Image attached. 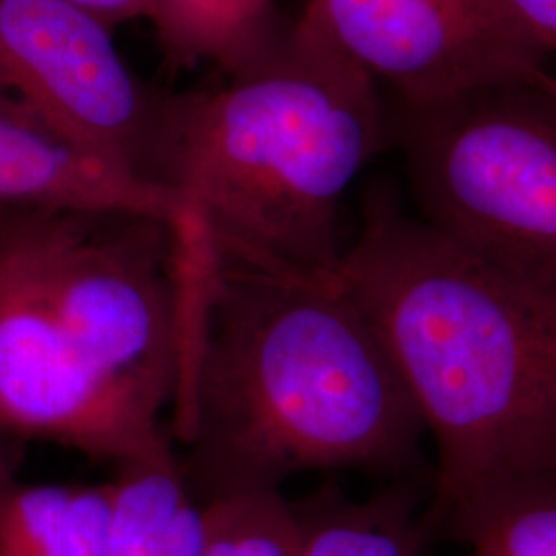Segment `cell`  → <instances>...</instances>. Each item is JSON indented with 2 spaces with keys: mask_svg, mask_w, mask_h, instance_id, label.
<instances>
[{
  "mask_svg": "<svg viewBox=\"0 0 556 556\" xmlns=\"http://www.w3.org/2000/svg\"><path fill=\"white\" fill-rule=\"evenodd\" d=\"M174 404L194 498L316 470L410 475L425 431L381 338L332 277L190 258Z\"/></svg>",
  "mask_w": 556,
  "mask_h": 556,
  "instance_id": "obj_1",
  "label": "cell"
},
{
  "mask_svg": "<svg viewBox=\"0 0 556 556\" xmlns=\"http://www.w3.org/2000/svg\"><path fill=\"white\" fill-rule=\"evenodd\" d=\"M369 319L438 452L431 530L464 498L521 475H556V298L475 258L388 188L334 270Z\"/></svg>",
  "mask_w": 556,
  "mask_h": 556,
  "instance_id": "obj_2",
  "label": "cell"
},
{
  "mask_svg": "<svg viewBox=\"0 0 556 556\" xmlns=\"http://www.w3.org/2000/svg\"><path fill=\"white\" fill-rule=\"evenodd\" d=\"M386 135L378 85L293 23L219 89L165 93L155 184L186 256L332 277L340 202Z\"/></svg>",
  "mask_w": 556,
  "mask_h": 556,
  "instance_id": "obj_3",
  "label": "cell"
},
{
  "mask_svg": "<svg viewBox=\"0 0 556 556\" xmlns=\"http://www.w3.org/2000/svg\"><path fill=\"white\" fill-rule=\"evenodd\" d=\"M418 219L556 298V79L511 80L402 108Z\"/></svg>",
  "mask_w": 556,
  "mask_h": 556,
  "instance_id": "obj_4",
  "label": "cell"
},
{
  "mask_svg": "<svg viewBox=\"0 0 556 556\" xmlns=\"http://www.w3.org/2000/svg\"><path fill=\"white\" fill-rule=\"evenodd\" d=\"M60 324L103 378L161 418L184 363L172 220L116 208H11Z\"/></svg>",
  "mask_w": 556,
  "mask_h": 556,
  "instance_id": "obj_5",
  "label": "cell"
},
{
  "mask_svg": "<svg viewBox=\"0 0 556 556\" xmlns=\"http://www.w3.org/2000/svg\"><path fill=\"white\" fill-rule=\"evenodd\" d=\"M0 93L60 139L157 186L165 93L135 77L112 27L91 13L66 0H0Z\"/></svg>",
  "mask_w": 556,
  "mask_h": 556,
  "instance_id": "obj_6",
  "label": "cell"
},
{
  "mask_svg": "<svg viewBox=\"0 0 556 556\" xmlns=\"http://www.w3.org/2000/svg\"><path fill=\"white\" fill-rule=\"evenodd\" d=\"M0 435L59 443L118 466L174 447L161 418L80 355L11 208H0Z\"/></svg>",
  "mask_w": 556,
  "mask_h": 556,
  "instance_id": "obj_7",
  "label": "cell"
},
{
  "mask_svg": "<svg viewBox=\"0 0 556 556\" xmlns=\"http://www.w3.org/2000/svg\"><path fill=\"white\" fill-rule=\"evenodd\" d=\"M295 25L404 108L551 77L548 56L498 0H307Z\"/></svg>",
  "mask_w": 556,
  "mask_h": 556,
  "instance_id": "obj_8",
  "label": "cell"
},
{
  "mask_svg": "<svg viewBox=\"0 0 556 556\" xmlns=\"http://www.w3.org/2000/svg\"><path fill=\"white\" fill-rule=\"evenodd\" d=\"M0 208H116L184 220L174 192L80 151L2 93Z\"/></svg>",
  "mask_w": 556,
  "mask_h": 556,
  "instance_id": "obj_9",
  "label": "cell"
},
{
  "mask_svg": "<svg viewBox=\"0 0 556 556\" xmlns=\"http://www.w3.org/2000/svg\"><path fill=\"white\" fill-rule=\"evenodd\" d=\"M114 491L108 484L0 489V556H110Z\"/></svg>",
  "mask_w": 556,
  "mask_h": 556,
  "instance_id": "obj_10",
  "label": "cell"
},
{
  "mask_svg": "<svg viewBox=\"0 0 556 556\" xmlns=\"http://www.w3.org/2000/svg\"><path fill=\"white\" fill-rule=\"evenodd\" d=\"M303 556H429L420 493L397 484L369 498L349 497L337 484L295 501Z\"/></svg>",
  "mask_w": 556,
  "mask_h": 556,
  "instance_id": "obj_11",
  "label": "cell"
},
{
  "mask_svg": "<svg viewBox=\"0 0 556 556\" xmlns=\"http://www.w3.org/2000/svg\"><path fill=\"white\" fill-rule=\"evenodd\" d=\"M110 556H202L199 501L174 447L118 466Z\"/></svg>",
  "mask_w": 556,
  "mask_h": 556,
  "instance_id": "obj_12",
  "label": "cell"
},
{
  "mask_svg": "<svg viewBox=\"0 0 556 556\" xmlns=\"http://www.w3.org/2000/svg\"><path fill=\"white\" fill-rule=\"evenodd\" d=\"M445 536L470 556H556V475L536 472L497 482L464 498L439 519Z\"/></svg>",
  "mask_w": 556,
  "mask_h": 556,
  "instance_id": "obj_13",
  "label": "cell"
},
{
  "mask_svg": "<svg viewBox=\"0 0 556 556\" xmlns=\"http://www.w3.org/2000/svg\"><path fill=\"white\" fill-rule=\"evenodd\" d=\"M151 23L172 68L206 62L223 75L256 59L282 31L273 0H160Z\"/></svg>",
  "mask_w": 556,
  "mask_h": 556,
  "instance_id": "obj_14",
  "label": "cell"
},
{
  "mask_svg": "<svg viewBox=\"0 0 556 556\" xmlns=\"http://www.w3.org/2000/svg\"><path fill=\"white\" fill-rule=\"evenodd\" d=\"M202 556H303L295 501L280 489L243 491L200 505Z\"/></svg>",
  "mask_w": 556,
  "mask_h": 556,
  "instance_id": "obj_15",
  "label": "cell"
},
{
  "mask_svg": "<svg viewBox=\"0 0 556 556\" xmlns=\"http://www.w3.org/2000/svg\"><path fill=\"white\" fill-rule=\"evenodd\" d=\"M517 27L548 56H556V0H498Z\"/></svg>",
  "mask_w": 556,
  "mask_h": 556,
  "instance_id": "obj_16",
  "label": "cell"
},
{
  "mask_svg": "<svg viewBox=\"0 0 556 556\" xmlns=\"http://www.w3.org/2000/svg\"><path fill=\"white\" fill-rule=\"evenodd\" d=\"M93 17L103 21L112 29L119 23L135 20L153 21L160 0H66Z\"/></svg>",
  "mask_w": 556,
  "mask_h": 556,
  "instance_id": "obj_17",
  "label": "cell"
},
{
  "mask_svg": "<svg viewBox=\"0 0 556 556\" xmlns=\"http://www.w3.org/2000/svg\"><path fill=\"white\" fill-rule=\"evenodd\" d=\"M13 478H11V470L9 468H0V489L7 484V482H11Z\"/></svg>",
  "mask_w": 556,
  "mask_h": 556,
  "instance_id": "obj_18",
  "label": "cell"
},
{
  "mask_svg": "<svg viewBox=\"0 0 556 556\" xmlns=\"http://www.w3.org/2000/svg\"><path fill=\"white\" fill-rule=\"evenodd\" d=\"M0 468H11V466H9V462H7L4 456H2V452H0Z\"/></svg>",
  "mask_w": 556,
  "mask_h": 556,
  "instance_id": "obj_19",
  "label": "cell"
}]
</instances>
